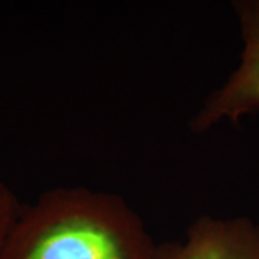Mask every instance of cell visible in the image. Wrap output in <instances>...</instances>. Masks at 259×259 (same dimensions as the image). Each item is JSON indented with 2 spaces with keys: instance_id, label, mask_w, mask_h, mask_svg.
<instances>
[{
  "instance_id": "cell-2",
  "label": "cell",
  "mask_w": 259,
  "mask_h": 259,
  "mask_svg": "<svg viewBox=\"0 0 259 259\" xmlns=\"http://www.w3.org/2000/svg\"><path fill=\"white\" fill-rule=\"evenodd\" d=\"M233 5L243 40L241 62L194 115L192 130L197 134L222 121L238 122L259 111V0H241Z\"/></svg>"
},
{
  "instance_id": "cell-1",
  "label": "cell",
  "mask_w": 259,
  "mask_h": 259,
  "mask_svg": "<svg viewBox=\"0 0 259 259\" xmlns=\"http://www.w3.org/2000/svg\"><path fill=\"white\" fill-rule=\"evenodd\" d=\"M156 243L121 196L55 187L23 206L0 259H154Z\"/></svg>"
},
{
  "instance_id": "cell-4",
  "label": "cell",
  "mask_w": 259,
  "mask_h": 259,
  "mask_svg": "<svg viewBox=\"0 0 259 259\" xmlns=\"http://www.w3.org/2000/svg\"><path fill=\"white\" fill-rule=\"evenodd\" d=\"M22 209L23 204L19 202L13 190L0 180V249L15 222L18 221Z\"/></svg>"
},
{
  "instance_id": "cell-3",
  "label": "cell",
  "mask_w": 259,
  "mask_h": 259,
  "mask_svg": "<svg viewBox=\"0 0 259 259\" xmlns=\"http://www.w3.org/2000/svg\"><path fill=\"white\" fill-rule=\"evenodd\" d=\"M154 259H259V223L246 216L197 218L183 242L156 245Z\"/></svg>"
}]
</instances>
